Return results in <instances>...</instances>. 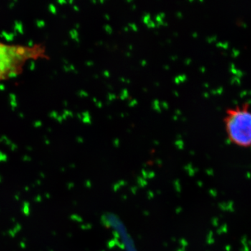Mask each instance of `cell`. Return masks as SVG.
I'll return each instance as SVG.
<instances>
[{
  "mask_svg": "<svg viewBox=\"0 0 251 251\" xmlns=\"http://www.w3.org/2000/svg\"><path fill=\"white\" fill-rule=\"evenodd\" d=\"M128 97H129V95H128V90H127L126 89H125V90L122 91L121 96H120V99H121L122 100H125L126 99L128 98Z\"/></svg>",
  "mask_w": 251,
  "mask_h": 251,
  "instance_id": "4",
  "label": "cell"
},
{
  "mask_svg": "<svg viewBox=\"0 0 251 251\" xmlns=\"http://www.w3.org/2000/svg\"><path fill=\"white\" fill-rule=\"evenodd\" d=\"M105 18H106L107 20H110V16L108 15H105Z\"/></svg>",
  "mask_w": 251,
  "mask_h": 251,
  "instance_id": "25",
  "label": "cell"
},
{
  "mask_svg": "<svg viewBox=\"0 0 251 251\" xmlns=\"http://www.w3.org/2000/svg\"><path fill=\"white\" fill-rule=\"evenodd\" d=\"M173 93H174L176 97H179V93H178V92H175H175H173Z\"/></svg>",
  "mask_w": 251,
  "mask_h": 251,
  "instance_id": "24",
  "label": "cell"
},
{
  "mask_svg": "<svg viewBox=\"0 0 251 251\" xmlns=\"http://www.w3.org/2000/svg\"><path fill=\"white\" fill-rule=\"evenodd\" d=\"M87 65L90 66V67H91V66L94 65V62H92V61H90V62H87Z\"/></svg>",
  "mask_w": 251,
  "mask_h": 251,
  "instance_id": "18",
  "label": "cell"
},
{
  "mask_svg": "<svg viewBox=\"0 0 251 251\" xmlns=\"http://www.w3.org/2000/svg\"><path fill=\"white\" fill-rule=\"evenodd\" d=\"M164 68L166 69H170L169 66H167V65L165 66Z\"/></svg>",
  "mask_w": 251,
  "mask_h": 251,
  "instance_id": "27",
  "label": "cell"
},
{
  "mask_svg": "<svg viewBox=\"0 0 251 251\" xmlns=\"http://www.w3.org/2000/svg\"><path fill=\"white\" fill-rule=\"evenodd\" d=\"M108 99L110 101H111V100H115V99H117V96L115 95V94H109Z\"/></svg>",
  "mask_w": 251,
  "mask_h": 251,
  "instance_id": "7",
  "label": "cell"
},
{
  "mask_svg": "<svg viewBox=\"0 0 251 251\" xmlns=\"http://www.w3.org/2000/svg\"><path fill=\"white\" fill-rule=\"evenodd\" d=\"M177 77H178V78H179L180 82H184V81L185 80H186V75H179V76H177Z\"/></svg>",
  "mask_w": 251,
  "mask_h": 251,
  "instance_id": "12",
  "label": "cell"
},
{
  "mask_svg": "<svg viewBox=\"0 0 251 251\" xmlns=\"http://www.w3.org/2000/svg\"><path fill=\"white\" fill-rule=\"evenodd\" d=\"M226 135L231 143L240 148L251 147V108L247 103L227 109L224 117Z\"/></svg>",
  "mask_w": 251,
  "mask_h": 251,
  "instance_id": "2",
  "label": "cell"
},
{
  "mask_svg": "<svg viewBox=\"0 0 251 251\" xmlns=\"http://www.w3.org/2000/svg\"><path fill=\"white\" fill-rule=\"evenodd\" d=\"M146 64H147V61H145V60L142 61L141 65L143 66V67H145V66L146 65Z\"/></svg>",
  "mask_w": 251,
  "mask_h": 251,
  "instance_id": "19",
  "label": "cell"
},
{
  "mask_svg": "<svg viewBox=\"0 0 251 251\" xmlns=\"http://www.w3.org/2000/svg\"><path fill=\"white\" fill-rule=\"evenodd\" d=\"M152 105L153 109H154L155 110H156L157 112H161V106H160L159 101H158V100H154V101L153 102Z\"/></svg>",
  "mask_w": 251,
  "mask_h": 251,
  "instance_id": "3",
  "label": "cell"
},
{
  "mask_svg": "<svg viewBox=\"0 0 251 251\" xmlns=\"http://www.w3.org/2000/svg\"><path fill=\"white\" fill-rule=\"evenodd\" d=\"M129 49H130V50H132V49H133V46H132V45H130V46H129Z\"/></svg>",
  "mask_w": 251,
  "mask_h": 251,
  "instance_id": "33",
  "label": "cell"
},
{
  "mask_svg": "<svg viewBox=\"0 0 251 251\" xmlns=\"http://www.w3.org/2000/svg\"><path fill=\"white\" fill-rule=\"evenodd\" d=\"M94 77H96V78H98L99 76L97 75H94Z\"/></svg>",
  "mask_w": 251,
  "mask_h": 251,
  "instance_id": "34",
  "label": "cell"
},
{
  "mask_svg": "<svg viewBox=\"0 0 251 251\" xmlns=\"http://www.w3.org/2000/svg\"><path fill=\"white\" fill-rule=\"evenodd\" d=\"M100 3H103V2H104V1H103V0H102V1H100Z\"/></svg>",
  "mask_w": 251,
  "mask_h": 251,
  "instance_id": "39",
  "label": "cell"
},
{
  "mask_svg": "<svg viewBox=\"0 0 251 251\" xmlns=\"http://www.w3.org/2000/svg\"><path fill=\"white\" fill-rule=\"evenodd\" d=\"M177 56H173V57H171V59H173V61L176 60V59H177Z\"/></svg>",
  "mask_w": 251,
  "mask_h": 251,
  "instance_id": "20",
  "label": "cell"
},
{
  "mask_svg": "<svg viewBox=\"0 0 251 251\" xmlns=\"http://www.w3.org/2000/svg\"><path fill=\"white\" fill-rule=\"evenodd\" d=\"M158 16H160L162 18V19H163L165 17H166V14L165 13L162 12L160 13L159 14H158Z\"/></svg>",
  "mask_w": 251,
  "mask_h": 251,
  "instance_id": "15",
  "label": "cell"
},
{
  "mask_svg": "<svg viewBox=\"0 0 251 251\" xmlns=\"http://www.w3.org/2000/svg\"><path fill=\"white\" fill-rule=\"evenodd\" d=\"M176 16H177L178 18H181V16H182V15H181V13L177 12V13H176Z\"/></svg>",
  "mask_w": 251,
  "mask_h": 251,
  "instance_id": "21",
  "label": "cell"
},
{
  "mask_svg": "<svg viewBox=\"0 0 251 251\" xmlns=\"http://www.w3.org/2000/svg\"><path fill=\"white\" fill-rule=\"evenodd\" d=\"M121 117H125V114H122H122H121Z\"/></svg>",
  "mask_w": 251,
  "mask_h": 251,
  "instance_id": "36",
  "label": "cell"
},
{
  "mask_svg": "<svg viewBox=\"0 0 251 251\" xmlns=\"http://www.w3.org/2000/svg\"><path fill=\"white\" fill-rule=\"evenodd\" d=\"M173 120H175V121H176V120H178V117L176 116V115H175V116H173Z\"/></svg>",
  "mask_w": 251,
  "mask_h": 251,
  "instance_id": "23",
  "label": "cell"
},
{
  "mask_svg": "<svg viewBox=\"0 0 251 251\" xmlns=\"http://www.w3.org/2000/svg\"><path fill=\"white\" fill-rule=\"evenodd\" d=\"M97 106L99 107V108H101L102 107V103L100 101L97 102Z\"/></svg>",
  "mask_w": 251,
  "mask_h": 251,
  "instance_id": "17",
  "label": "cell"
},
{
  "mask_svg": "<svg viewBox=\"0 0 251 251\" xmlns=\"http://www.w3.org/2000/svg\"><path fill=\"white\" fill-rule=\"evenodd\" d=\"M174 35H175V36H178V34H177V33L175 32V34H174Z\"/></svg>",
  "mask_w": 251,
  "mask_h": 251,
  "instance_id": "37",
  "label": "cell"
},
{
  "mask_svg": "<svg viewBox=\"0 0 251 251\" xmlns=\"http://www.w3.org/2000/svg\"><path fill=\"white\" fill-rule=\"evenodd\" d=\"M143 90H144V91H145V92H147V91H148V90H147V89H146V88H144V89H143Z\"/></svg>",
  "mask_w": 251,
  "mask_h": 251,
  "instance_id": "38",
  "label": "cell"
},
{
  "mask_svg": "<svg viewBox=\"0 0 251 251\" xmlns=\"http://www.w3.org/2000/svg\"><path fill=\"white\" fill-rule=\"evenodd\" d=\"M126 54V56H128V57H129V56L130 55V52H127V53Z\"/></svg>",
  "mask_w": 251,
  "mask_h": 251,
  "instance_id": "31",
  "label": "cell"
},
{
  "mask_svg": "<svg viewBox=\"0 0 251 251\" xmlns=\"http://www.w3.org/2000/svg\"><path fill=\"white\" fill-rule=\"evenodd\" d=\"M176 112V115H181V111H180V110H176V112Z\"/></svg>",
  "mask_w": 251,
  "mask_h": 251,
  "instance_id": "22",
  "label": "cell"
},
{
  "mask_svg": "<svg viewBox=\"0 0 251 251\" xmlns=\"http://www.w3.org/2000/svg\"><path fill=\"white\" fill-rule=\"evenodd\" d=\"M156 23L153 22L152 21H150V22L148 23V27L154 28L156 27Z\"/></svg>",
  "mask_w": 251,
  "mask_h": 251,
  "instance_id": "8",
  "label": "cell"
},
{
  "mask_svg": "<svg viewBox=\"0 0 251 251\" xmlns=\"http://www.w3.org/2000/svg\"><path fill=\"white\" fill-rule=\"evenodd\" d=\"M128 26H129L133 30L135 31H138V27H137L136 25L134 24V23H130V24H128Z\"/></svg>",
  "mask_w": 251,
  "mask_h": 251,
  "instance_id": "9",
  "label": "cell"
},
{
  "mask_svg": "<svg viewBox=\"0 0 251 251\" xmlns=\"http://www.w3.org/2000/svg\"><path fill=\"white\" fill-rule=\"evenodd\" d=\"M175 83L177 84V85H178V84L180 83V81L179 80V78H178V77H175Z\"/></svg>",
  "mask_w": 251,
  "mask_h": 251,
  "instance_id": "16",
  "label": "cell"
},
{
  "mask_svg": "<svg viewBox=\"0 0 251 251\" xmlns=\"http://www.w3.org/2000/svg\"><path fill=\"white\" fill-rule=\"evenodd\" d=\"M125 29V31H128V28L127 27H125V29Z\"/></svg>",
  "mask_w": 251,
  "mask_h": 251,
  "instance_id": "30",
  "label": "cell"
},
{
  "mask_svg": "<svg viewBox=\"0 0 251 251\" xmlns=\"http://www.w3.org/2000/svg\"><path fill=\"white\" fill-rule=\"evenodd\" d=\"M136 8V6L135 4L132 5V9H135Z\"/></svg>",
  "mask_w": 251,
  "mask_h": 251,
  "instance_id": "26",
  "label": "cell"
},
{
  "mask_svg": "<svg viewBox=\"0 0 251 251\" xmlns=\"http://www.w3.org/2000/svg\"><path fill=\"white\" fill-rule=\"evenodd\" d=\"M120 80L123 81V82H126V80L125 78H124V77H121V78H120Z\"/></svg>",
  "mask_w": 251,
  "mask_h": 251,
  "instance_id": "28",
  "label": "cell"
},
{
  "mask_svg": "<svg viewBox=\"0 0 251 251\" xmlns=\"http://www.w3.org/2000/svg\"><path fill=\"white\" fill-rule=\"evenodd\" d=\"M151 15L150 14H145V16L143 17V22L145 23V24L148 25V23L150 22V21H151Z\"/></svg>",
  "mask_w": 251,
  "mask_h": 251,
  "instance_id": "5",
  "label": "cell"
},
{
  "mask_svg": "<svg viewBox=\"0 0 251 251\" xmlns=\"http://www.w3.org/2000/svg\"><path fill=\"white\" fill-rule=\"evenodd\" d=\"M46 56V48L43 44L24 45L0 41V81L17 76L27 62Z\"/></svg>",
  "mask_w": 251,
  "mask_h": 251,
  "instance_id": "1",
  "label": "cell"
},
{
  "mask_svg": "<svg viewBox=\"0 0 251 251\" xmlns=\"http://www.w3.org/2000/svg\"><path fill=\"white\" fill-rule=\"evenodd\" d=\"M103 75L107 77H110V73H109L108 71H105V72H103Z\"/></svg>",
  "mask_w": 251,
  "mask_h": 251,
  "instance_id": "14",
  "label": "cell"
},
{
  "mask_svg": "<svg viewBox=\"0 0 251 251\" xmlns=\"http://www.w3.org/2000/svg\"><path fill=\"white\" fill-rule=\"evenodd\" d=\"M104 28H105V31L108 33V34H112V27H110L108 25H106L104 26Z\"/></svg>",
  "mask_w": 251,
  "mask_h": 251,
  "instance_id": "6",
  "label": "cell"
},
{
  "mask_svg": "<svg viewBox=\"0 0 251 251\" xmlns=\"http://www.w3.org/2000/svg\"><path fill=\"white\" fill-rule=\"evenodd\" d=\"M155 85L158 86L159 85V83H158V82H156V83H155Z\"/></svg>",
  "mask_w": 251,
  "mask_h": 251,
  "instance_id": "35",
  "label": "cell"
},
{
  "mask_svg": "<svg viewBox=\"0 0 251 251\" xmlns=\"http://www.w3.org/2000/svg\"><path fill=\"white\" fill-rule=\"evenodd\" d=\"M137 104H138V100L134 99V100H132L130 102L129 104H128V105H129V106L130 107H133L135 106V105H136Z\"/></svg>",
  "mask_w": 251,
  "mask_h": 251,
  "instance_id": "11",
  "label": "cell"
},
{
  "mask_svg": "<svg viewBox=\"0 0 251 251\" xmlns=\"http://www.w3.org/2000/svg\"><path fill=\"white\" fill-rule=\"evenodd\" d=\"M83 122H85V123L91 124V117L90 114L88 115H87V117H85V119H83Z\"/></svg>",
  "mask_w": 251,
  "mask_h": 251,
  "instance_id": "10",
  "label": "cell"
},
{
  "mask_svg": "<svg viewBox=\"0 0 251 251\" xmlns=\"http://www.w3.org/2000/svg\"><path fill=\"white\" fill-rule=\"evenodd\" d=\"M161 104L162 106H163V108H164L165 109H168V107H169V106H168V103H166V102H165V101L162 102V103Z\"/></svg>",
  "mask_w": 251,
  "mask_h": 251,
  "instance_id": "13",
  "label": "cell"
},
{
  "mask_svg": "<svg viewBox=\"0 0 251 251\" xmlns=\"http://www.w3.org/2000/svg\"><path fill=\"white\" fill-rule=\"evenodd\" d=\"M128 1V2H130V1H131V0H128V1Z\"/></svg>",
  "mask_w": 251,
  "mask_h": 251,
  "instance_id": "40",
  "label": "cell"
},
{
  "mask_svg": "<svg viewBox=\"0 0 251 251\" xmlns=\"http://www.w3.org/2000/svg\"><path fill=\"white\" fill-rule=\"evenodd\" d=\"M126 82L127 83H130V81L129 80H126Z\"/></svg>",
  "mask_w": 251,
  "mask_h": 251,
  "instance_id": "32",
  "label": "cell"
},
{
  "mask_svg": "<svg viewBox=\"0 0 251 251\" xmlns=\"http://www.w3.org/2000/svg\"><path fill=\"white\" fill-rule=\"evenodd\" d=\"M93 101L95 102V103H97V99L96 98L93 99Z\"/></svg>",
  "mask_w": 251,
  "mask_h": 251,
  "instance_id": "29",
  "label": "cell"
}]
</instances>
